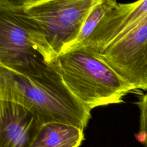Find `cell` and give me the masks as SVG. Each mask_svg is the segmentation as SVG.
Returning a JSON list of instances; mask_svg holds the SVG:
<instances>
[{
  "mask_svg": "<svg viewBox=\"0 0 147 147\" xmlns=\"http://www.w3.org/2000/svg\"><path fill=\"white\" fill-rule=\"evenodd\" d=\"M146 17L147 0L127 3L117 2L102 19L88 40L79 47L100 53L107 45L135 28Z\"/></svg>",
  "mask_w": 147,
  "mask_h": 147,
  "instance_id": "obj_6",
  "label": "cell"
},
{
  "mask_svg": "<svg viewBox=\"0 0 147 147\" xmlns=\"http://www.w3.org/2000/svg\"><path fill=\"white\" fill-rule=\"evenodd\" d=\"M140 110V130L135 134L136 140L147 147V92L140 95L134 103Z\"/></svg>",
  "mask_w": 147,
  "mask_h": 147,
  "instance_id": "obj_10",
  "label": "cell"
},
{
  "mask_svg": "<svg viewBox=\"0 0 147 147\" xmlns=\"http://www.w3.org/2000/svg\"><path fill=\"white\" fill-rule=\"evenodd\" d=\"M100 57L142 95L147 91V17L118 41L107 45Z\"/></svg>",
  "mask_w": 147,
  "mask_h": 147,
  "instance_id": "obj_5",
  "label": "cell"
},
{
  "mask_svg": "<svg viewBox=\"0 0 147 147\" xmlns=\"http://www.w3.org/2000/svg\"><path fill=\"white\" fill-rule=\"evenodd\" d=\"M84 140V130L79 127L48 123L40 126L28 147H80Z\"/></svg>",
  "mask_w": 147,
  "mask_h": 147,
  "instance_id": "obj_8",
  "label": "cell"
},
{
  "mask_svg": "<svg viewBox=\"0 0 147 147\" xmlns=\"http://www.w3.org/2000/svg\"><path fill=\"white\" fill-rule=\"evenodd\" d=\"M57 56L18 1L0 0V65L18 74L36 75Z\"/></svg>",
  "mask_w": 147,
  "mask_h": 147,
  "instance_id": "obj_3",
  "label": "cell"
},
{
  "mask_svg": "<svg viewBox=\"0 0 147 147\" xmlns=\"http://www.w3.org/2000/svg\"><path fill=\"white\" fill-rule=\"evenodd\" d=\"M0 100L24 106L41 124L61 123L84 130L91 118V111L65 84L57 61L30 75L0 65Z\"/></svg>",
  "mask_w": 147,
  "mask_h": 147,
  "instance_id": "obj_1",
  "label": "cell"
},
{
  "mask_svg": "<svg viewBox=\"0 0 147 147\" xmlns=\"http://www.w3.org/2000/svg\"><path fill=\"white\" fill-rule=\"evenodd\" d=\"M41 125L24 106L0 100V147H28Z\"/></svg>",
  "mask_w": 147,
  "mask_h": 147,
  "instance_id": "obj_7",
  "label": "cell"
},
{
  "mask_svg": "<svg viewBox=\"0 0 147 147\" xmlns=\"http://www.w3.org/2000/svg\"><path fill=\"white\" fill-rule=\"evenodd\" d=\"M117 3L113 0H98L88 14L76 41L68 50L78 47L86 41L102 19Z\"/></svg>",
  "mask_w": 147,
  "mask_h": 147,
  "instance_id": "obj_9",
  "label": "cell"
},
{
  "mask_svg": "<svg viewBox=\"0 0 147 147\" xmlns=\"http://www.w3.org/2000/svg\"><path fill=\"white\" fill-rule=\"evenodd\" d=\"M57 64L66 86L90 111L123 102L125 96L134 92L128 83L87 47H79L60 55Z\"/></svg>",
  "mask_w": 147,
  "mask_h": 147,
  "instance_id": "obj_2",
  "label": "cell"
},
{
  "mask_svg": "<svg viewBox=\"0 0 147 147\" xmlns=\"http://www.w3.org/2000/svg\"><path fill=\"white\" fill-rule=\"evenodd\" d=\"M98 0H18L58 57L76 41L85 20Z\"/></svg>",
  "mask_w": 147,
  "mask_h": 147,
  "instance_id": "obj_4",
  "label": "cell"
}]
</instances>
